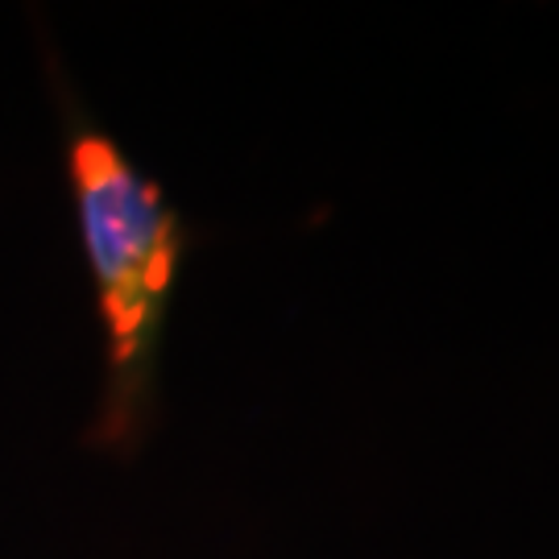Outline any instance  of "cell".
<instances>
[{
    "instance_id": "1",
    "label": "cell",
    "mask_w": 559,
    "mask_h": 559,
    "mask_svg": "<svg viewBox=\"0 0 559 559\" xmlns=\"http://www.w3.org/2000/svg\"><path fill=\"white\" fill-rule=\"evenodd\" d=\"M67 203L100 323V399L83 443L133 460L162 415V348L191 258V221L104 124L46 46Z\"/></svg>"
}]
</instances>
